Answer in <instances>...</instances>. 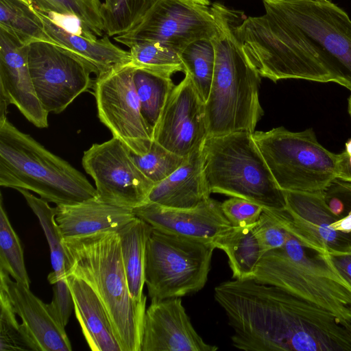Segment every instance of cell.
Segmentation results:
<instances>
[{"label": "cell", "mask_w": 351, "mask_h": 351, "mask_svg": "<svg viewBox=\"0 0 351 351\" xmlns=\"http://www.w3.org/2000/svg\"><path fill=\"white\" fill-rule=\"evenodd\" d=\"M236 34L252 64L280 79L335 82L351 92V19L329 0H262Z\"/></svg>", "instance_id": "6da1fadb"}, {"label": "cell", "mask_w": 351, "mask_h": 351, "mask_svg": "<svg viewBox=\"0 0 351 351\" xmlns=\"http://www.w3.org/2000/svg\"><path fill=\"white\" fill-rule=\"evenodd\" d=\"M214 292L239 350L351 351L348 332L335 315L282 288L234 279Z\"/></svg>", "instance_id": "7a4b0ae2"}, {"label": "cell", "mask_w": 351, "mask_h": 351, "mask_svg": "<svg viewBox=\"0 0 351 351\" xmlns=\"http://www.w3.org/2000/svg\"><path fill=\"white\" fill-rule=\"evenodd\" d=\"M217 30L210 41L215 67L205 102L208 136L246 131L253 133L263 115L259 100L261 76L247 58L236 34L237 12L215 3Z\"/></svg>", "instance_id": "3957f363"}, {"label": "cell", "mask_w": 351, "mask_h": 351, "mask_svg": "<svg viewBox=\"0 0 351 351\" xmlns=\"http://www.w3.org/2000/svg\"><path fill=\"white\" fill-rule=\"evenodd\" d=\"M66 276L86 282L111 322L122 351H141L145 304L130 295L117 232L63 239Z\"/></svg>", "instance_id": "277c9868"}, {"label": "cell", "mask_w": 351, "mask_h": 351, "mask_svg": "<svg viewBox=\"0 0 351 351\" xmlns=\"http://www.w3.org/2000/svg\"><path fill=\"white\" fill-rule=\"evenodd\" d=\"M0 185L37 193L56 206L98 198L86 177L0 116Z\"/></svg>", "instance_id": "5b68a950"}, {"label": "cell", "mask_w": 351, "mask_h": 351, "mask_svg": "<svg viewBox=\"0 0 351 351\" xmlns=\"http://www.w3.org/2000/svg\"><path fill=\"white\" fill-rule=\"evenodd\" d=\"M252 278L326 309L341 325L351 322V287L332 265L327 253L305 246L290 233L282 247L262 255Z\"/></svg>", "instance_id": "8992f818"}, {"label": "cell", "mask_w": 351, "mask_h": 351, "mask_svg": "<svg viewBox=\"0 0 351 351\" xmlns=\"http://www.w3.org/2000/svg\"><path fill=\"white\" fill-rule=\"evenodd\" d=\"M202 152L210 193L242 197L269 210L285 211V192L275 181L252 132L208 136Z\"/></svg>", "instance_id": "52a82bcc"}, {"label": "cell", "mask_w": 351, "mask_h": 351, "mask_svg": "<svg viewBox=\"0 0 351 351\" xmlns=\"http://www.w3.org/2000/svg\"><path fill=\"white\" fill-rule=\"evenodd\" d=\"M253 138L282 191L323 192L335 179L337 154L321 145L312 128L254 131Z\"/></svg>", "instance_id": "ba28073f"}, {"label": "cell", "mask_w": 351, "mask_h": 351, "mask_svg": "<svg viewBox=\"0 0 351 351\" xmlns=\"http://www.w3.org/2000/svg\"><path fill=\"white\" fill-rule=\"evenodd\" d=\"M215 249L212 242L153 228L145 261V281L151 300L181 298L202 289Z\"/></svg>", "instance_id": "9c48e42d"}, {"label": "cell", "mask_w": 351, "mask_h": 351, "mask_svg": "<svg viewBox=\"0 0 351 351\" xmlns=\"http://www.w3.org/2000/svg\"><path fill=\"white\" fill-rule=\"evenodd\" d=\"M134 69L132 62L113 66L96 76L93 90L100 121L112 137L141 155L149 149L153 138L141 114Z\"/></svg>", "instance_id": "30bf717a"}, {"label": "cell", "mask_w": 351, "mask_h": 351, "mask_svg": "<svg viewBox=\"0 0 351 351\" xmlns=\"http://www.w3.org/2000/svg\"><path fill=\"white\" fill-rule=\"evenodd\" d=\"M217 30L208 6L187 0H158L138 25L114 40L128 47L140 41H158L180 54L194 42L211 40Z\"/></svg>", "instance_id": "8fae6325"}, {"label": "cell", "mask_w": 351, "mask_h": 351, "mask_svg": "<svg viewBox=\"0 0 351 351\" xmlns=\"http://www.w3.org/2000/svg\"><path fill=\"white\" fill-rule=\"evenodd\" d=\"M28 64L37 97L48 113L63 112L80 95L93 88L92 69L56 45H29Z\"/></svg>", "instance_id": "7c38bea8"}, {"label": "cell", "mask_w": 351, "mask_h": 351, "mask_svg": "<svg viewBox=\"0 0 351 351\" xmlns=\"http://www.w3.org/2000/svg\"><path fill=\"white\" fill-rule=\"evenodd\" d=\"M82 164L95 182L98 198L110 204L134 209L147 202L154 185L114 137L93 144L84 152Z\"/></svg>", "instance_id": "4fadbf2b"}, {"label": "cell", "mask_w": 351, "mask_h": 351, "mask_svg": "<svg viewBox=\"0 0 351 351\" xmlns=\"http://www.w3.org/2000/svg\"><path fill=\"white\" fill-rule=\"evenodd\" d=\"M285 211H274L285 228L305 246L324 253L351 250V231L335 230L341 218L325 202L323 192L284 191Z\"/></svg>", "instance_id": "5bb4252c"}, {"label": "cell", "mask_w": 351, "mask_h": 351, "mask_svg": "<svg viewBox=\"0 0 351 351\" xmlns=\"http://www.w3.org/2000/svg\"><path fill=\"white\" fill-rule=\"evenodd\" d=\"M208 137L205 102L190 76L169 94L153 133V140L171 152L187 157Z\"/></svg>", "instance_id": "9a60e30c"}, {"label": "cell", "mask_w": 351, "mask_h": 351, "mask_svg": "<svg viewBox=\"0 0 351 351\" xmlns=\"http://www.w3.org/2000/svg\"><path fill=\"white\" fill-rule=\"evenodd\" d=\"M14 105L33 125L48 127L49 113L37 97L28 64V45L0 28V116Z\"/></svg>", "instance_id": "2e32d148"}, {"label": "cell", "mask_w": 351, "mask_h": 351, "mask_svg": "<svg viewBox=\"0 0 351 351\" xmlns=\"http://www.w3.org/2000/svg\"><path fill=\"white\" fill-rule=\"evenodd\" d=\"M192 325L181 298L152 300L143 319L141 351H215Z\"/></svg>", "instance_id": "e0dca14e"}, {"label": "cell", "mask_w": 351, "mask_h": 351, "mask_svg": "<svg viewBox=\"0 0 351 351\" xmlns=\"http://www.w3.org/2000/svg\"><path fill=\"white\" fill-rule=\"evenodd\" d=\"M221 204L211 197L191 208H171L145 202L132 210L136 217L159 231L213 242L232 226L222 212Z\"/></svg>", "instance_id": "ac0fdd59"}, {"label": "cell", "mask_w": 351, "mask_h": 351, "mask_svg": "<svg viewBox=\"0 0 351 351\" xmlns=\"http://www.w3.org/2000/svg\"><path fill=\"white\" fill-rule=\"evenodd\" d=\"M9 276L0 269V284L5 287L15 313L21 318L38 350H72L65 327L51 313L48 304L36 297L29 287L10 280Z\"/></svg>", "instance_id": "d6986e66"}, {"label": "cell", "mask_w": 351, "mask_h": 351, "mask_svg": "<svg viewBox=\"0 0 351 351\" xmlns=\"http://www.w3.org/2000/svg\"><path fill=\"white\" fill-rule=\"evenodd\" d=\"M56 221L64 239L101 232H118L136 216L132 209L93 198L72 205L56 206Z\"/></svg>", "instance_id": "ffe728a7"}, {"label": "cell", "mask_w": 351, "mask_h": 351, "mask_svg": "<svg viewBox=\"0 0 351 351\" xmlns=\"http://www.w3.org/2000/svg\"><path fill=\"white\" fill-rule=\"evenodd\" d=\"M202 145L168 177L154 185L147 202L171 208H191L210 197L204 176Z\"/></svg>", "instance_id": "44dd1931"}, {"label": "cell", "mask_w": 351, "mask_h": 351, "mask_svg": "<svg viewBox=\"0 0 351 351\" xmlns=\"http://www.w3.org/2000/svg\"><path fill=\"white\" fill-rule=\"evenodd\" d=\"M75 316L90 348L122 351L106 310L93 289L83 280L66 275Z\"/></svg>", "instance_id": "7402d4cb"}, {"label": "cell", "mask_w": 351, "mask_h": 351, "mask_svg": "<svg viewBox=\"0 0 351 351\" xmlns=\"http://www.w3.org/2000/svg\"><path fill=\"white\" fill-rule=\"evenodd\" d=\"M48 35L56 45L69 51L86 63L98 76L113 66L132 61L130 51L113 44L109 36L91 40L69 33L54 23L44 12L34 8Z\"/></svg>", "instance_id": "603a6c76"}, {"label": "cell", "mask_w": 351, "mask_h": 351, "mask_svg": "<svg viewBox=\"0 0 351 351\" xmlns=\"http://www.w3.org/2000/svg\"><path fill=\"white\" fill-rule=\"evenodd\" d=\"M153 227L136 217L117 232L122 259L131 297L138 304H145L143 294L146 247Z\"/></svg>", "instance_id": "cb8c5ba5"}, {"label": "cell", "mask_w": 351, "mask_h": 351, "mask_svg": "<svg viewBox=\"0 0 351 351\" xmlns=\"http://www.w3.org/2000/svg\"><path fill=\"white\" fill-rule=\"evenodd\" d=\"M254 226H232L212 242L215 248L227 255L234 279L252 278L262 256Z\"/></svg>", "instance_id": "d4e9b609"}, {"label": "cell", "mask_w": 351, "mask_h": 351, "mask_svg": "<svg viewBox=\"0 0 351 351\" xmlns=\"http://www.w3.org/2000/svg\"><path fill=\"white\" fill-rule=\"evenodd\" d=\"M134 65L133 81L141 114L153 138L161 112L175 86L171 76Z\"/></svg>", "instance_id": "484cf974"}, {"label": "cell", "mask_w": 351, "mask_h": 351, "mask_svg": "<svg viewBox=\"0 0 351 351\" xmlns=\"http://www.w3.org/2000/svg\"><path fill=\"white\" fill-rule=\"evenodd\" d=\"M0 28L25 45L39 41L56 45L34 8L22 0H0Z\"/></svg>", "instance_id": "4316f807"}, {"label": "cell", "mask_w": 351, "mask_h": 351, "mask_svg": "<svg viewBox=\"0 0 351 351\" xmlns=\"http://www.w3.org/2000/svg\"><path fill=\"white\" fill-rule=\"evenodd\" d=\"M24 197L27 204L39 220L50 250L53 271L47 277L52 285L60 279L66 278L65 251L63 237L56 221V208L49 206L48 202L32 195L29 191L16 189Z\"/></svg>", "instance_id": "83f0119b"}, {"label": "cell", "mask_w": 351, "mask_h": 351, "mask_svg": "<svg viewBox=\"0 0 351 351\" xmlns=\"http://www.w3.org/2000/svg\"><path fill=\"white\" fill-rule=\"evenodd\" d=\"M158 0H106L101 6L105 34L126 33L146 15Z\"/></svg>", "instance_id": "f1b7e54d"}, {"label": "cell", "mask_w": 351, "mask_h": 351, "mask_svg": "<svg viewBox=\"0 0 351 351\" xmlns=\"http://www.w3.org/2000/svg\"><path fill=\"white\" fill-rule=\"evenodd\" d=\"M184 73L188 74L202 99L207 100L215 67V51L210 40H201L186 47L180 53Z\"/></svg>", "instance_id": "f546056e"}, {"label": "cell", "mask_w": 351, "mask_h": 351, "mask_svg": "<svg viewBox=\"0 0 351 351\" xmlns=\"http://www.w3.org/2000/svg\"><path fill=\"white\" fill-rule=\"evenodd\" d=\"M129 49L131 62L136 66L170 76L184 71L180 54L165 44L143 40L133 44Z\"/></svg>", "instance_id": "4dcf8cb0"}, {"label": "cell", "mask_w": 351, "mask_h": 351, "mask_svg": "<svg viewBox=\"0 0 351 351\" xmlns=\"http://www.w3.org/2000/svg\"><path fill=\"white\" fill-rule=\"evenodd\" d=\"M0 269L8 273L17 282L29 288L30 280L25 268L20 239L9 221L0 202Z\"/></svg>", "instance_id": "1f68e13d"}, {"label": "cell", "mask_w": 351, "mask_h": 351, "mask_svg": "<svg viewBox=\"0 0 351 351\" xmlns=\"http://www.w3.org/2000/svg\"><path fill=\"white\" fill-rule=\"evenodd\" d=\"M31 5L44 13L74 15L97 36L104 34L100 0H29Z\"/></svg>", "instance_id": "d6a6232c"}, {"label": "cell", "mask_w": 351, "mask_h": 351, "mask_svg": "<svg viewBox=\"0 0 351 351\" xmlns=\"http://www.w3.org/2000/svg\"><path fill=\"white\" fill-rule=\"evenodd\" d=\"M0 350L39 351L22 323L19 324L5 287L0 284Z\"/></svg>", "instance_id": "836d02e7"}, {"label": "cell", "mask_w": 351, "mask_h": 351, "mask_svg": "<svg viewBox=\"0 0 351 351\" xmlns=\"http://www.w3.org/2000/svg\"><path fill=\"white\" fill-rule=\"evenodd\" d=\"M139 170L152 182L158 183L181 166L187 157L178 156L153 140L149 149L141 155L129 149Z\"/></svg>", "instance_id": "e575fe53"}, {"label": "cell", "mask_w": 351, "mask_h": 351, "mask_svg": "<svg viewBox=\"0 0 351 351\" xmlns=\"http://www.w3.org/2000/svg\"><path fill=\"white\" fill-rule=\"evenodd\" d=\"M253 231L262 255L282 247L289 237V232L279 221L274 211L265 208L253 227Z\"/></svg>", "instance_id": "d590c367"}, {"label": "cell", "mask_w": 351, "mask_h": 351, "mask_svg": "<svg viewBox=\"0 0 351 351\" xmlns=\"http://www.w3.org/2000/svg\"><path fill=\"white\" fill-rule=\"evenodd\" d=\"M222 212L233 226H254L264 208L248 199L231 197L221 204Z\"/></svg>", "instance_id": "8d00e7d4"}, {"label": "cell", "mask_w": 351, "mask_h": 351, "mask_svg": "<svg viewBox=\"0 0 351 351\" xmlns=\"http://www.w3.org/2000/svg\"><path fill=\"white\" fill-rule=\"evenodd\" d=\"M323 195L329 208L341 219L351 212V182L335 178Z\"/></svg>", "instance_id": "74e56055"}, {"label": "cell", "mask_w": 351, "mask_h": 351, "mask_svg": "<svg viewBox=\"0 0 351 351\" xmlns=\"http://www.w3.org/2000/svg\"><path fill=\"white\" fill-rule=\"evenodd\" d=\"M52 285L53 298L48 306L53 316L65 327L74 308L71 291L66 277L57 280Z\"/></svg>", "instance_id": "f35d334b"}, {"label": "cell", "mask_w": 351, "mask_h": 351, "mask_svg": "<svg viewBox=\"0 0 351 351\" xmlns=\"http://www.w3.org/2000/svg\"><path fill=\"white\" fill-rule=\"evenodd\" d=\"M54 23L66 32L87 39L97 40V36L78 17L71 14L45 13Z\"/></svg>", "instance_id": "ab89813d"}, {"label": "cell", "mask_w": 351, "mask_h": 351, "mask_svg": "<svg viewBox=\"0 0 351 351\" xmlns=\"http://www.w3.org/2000/svg\"><path fill=\"white\" fill-rule=\"evenodd\" d=\"M327 256L336 271L351 287V250L340 253H327Z\"/></svg>", "instance_id": "60d3db41"}, {"label": "cell", "mask_w": 351, "mask_h": 351, "mask_svg": "<svg viewBox=\"0 0 351 351\" xmlns=\"http://www.w3.org/2000/svg\"><path fill=\"white\" fill-rule=\"evenodd\" d=\"M335 178L351 182V154L346 151L337 154Z\"/></svg>", "instance_id": "b9f144b4"}, {"label": "cell", "mask_w": 351, "mask_h": 351, "mask_svg": "<svg viewBox=\"0 0 351 351\" xmlns=\"http://www.w3.org/2000/svg\"><path fill=\"white\" fill-rule=\"evenodd\" d=\"M332 227L337 230L343 232L351 231V212H350L346 216L334 222L332 224Z\"/></svg>", "instance_id": "7bdbcfd3"}, {"label": "cell", "mask_w": 351, "mask_h": 351, "mask_svg": "<svg viewBox=\"0 0 351 351\" xmlns=\"http://www.w3.org/2000/svg\"><path fill=\"white\" fill-rule=\"evenodd\" d=\"M348 154H351V138H349L345 143V149Z\"/></svg>", "instance_id": "ee69618b"}, {"label": "cell", "mask_w": 351, "mask_h": 351, "mask_svg": "<svg viewBox=\"0 0 351 351\" xmlns=\"http://www.w3.org/2000/svg\"><path fill=\"white\" fill-rule=\"evenodd\" d=\"M187 1H192L196 2L197 3H199V4H202L204 5H206V6H208L210 4L209 0H187Z\"/></svg>", "instance_id": "f6af8a7d"}, {"label": "cell", "mask_w": 351, "mask_h": 351, "mask_svg": "<svg viewBox=\"0 0 351 351\" xmlns=\"http://www.w3.org/2000/svg\"><path fill=\"white\" fill-rule=\"evenodd\" d=\"M345 328L346 329L348 336L350 337V341H351V322L345 325H343Z\"/></svg>", "instance_id": "bcb514c9"}, {"label": "cell", "mask_w": 351, "mask_h": 351, "mask_svg": "<svg viewBox=\"0 0 351 351\" xmlns=\"http://www.w3.org/2000/svg\"><path fill=\"white\" fill-rule=\"evenodd\" d=\"M348 112L351 119V95L348 100Z\"/></svg>", "instance_id": "7dc6e473"}, {"label": "cell", "mask_w": 351, "mask_h": 351, "mask_svg": "<svg viewBox=\"0 0 351 351\" xmlns=\"http://www.w3.org/2000/svg\"><path fill=\"white\" fill-rule=\"evenodd\" d=\"M22 1H23L26 2L27 3L31 5V3H30L29 0H22Z\"/></svg>", "instance_id": "c3c4849f"}, {"label": "cell", "mask_w": 351, "mask_h": 351, "mask_svg": "<svg viewBox=\"0 0 351 351\" xmlns=\"http://www.w3.org/2000/svg\"><path fill=\"white\" fill-rule=\"evenodd\" d=\"M104 1H106V0H104Z\"/></svg>", "instance_id": "681fc988"}]
</instances>
